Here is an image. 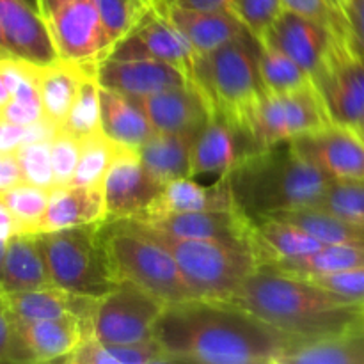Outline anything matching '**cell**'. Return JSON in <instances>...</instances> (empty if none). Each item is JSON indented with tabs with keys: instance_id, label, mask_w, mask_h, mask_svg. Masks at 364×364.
Listing matches in <instances>:
<instances>
[{
	"instance_id": "cell-52",
	"label": "cell",
	"mask_w": 364,
	"mask_h": 364,
	"mask_svg": "<svg viewBox=\"0 0 364 364\" xmlns=\"http://www.w3.org/2000/svg\"><path fill=\"white\" fill-rule=\"evenodd\" d=\"M9 98H11L9 87H7L6 78H4V73H2V68H0V110L7 105Z\"/></svg>"
},
{
	"instance_id": "cell-31",
	"label": "cell",
	"mask_w": 364,
	"mask_h": 364,
	"mask_svg": "<svg viewBox=\"0 0 364 364\" xmlns=\"http://www.w3.org/2000/svg\"><path fill=\"white\" fill-rule=\"evenodd\" d=\"M70 364H166L173 358L155 340L142 343H103L87 336L70 355L63 359Z\"/></svg>"
},
{
	"instance_id": "cell-44",
	"label": "cell",
	"mask_w": 364,
	"mask_h": 364,
	"mask_svg": "<svg viewBox=\"0 0 364 364\" xmlns=\"http://www.w3.org/2000/svg\"><path fill=\"white\" fill-rule=\"evenodd\" d=\"M78 153H80V141L57 128L50 139V160H52L55 187L71 183L78 164Z\"/></svg>"
},
{
	"instance_id": "cell-50",
	"label": "cell",
	"mask_w": 364,
	"mask_h": 364,
	"mask_svg": "<svg viewBox=\"0 0 364 364\" xmlns=\"http://www.w3.org/2000/svg\"><path fill=\"white\" fill-rule=\"evenodd\" d=\"M21 180L16 151H0V196L18 185Z\"/></svg>"
},
{
	"instance_id": "cell-57",
	"label": "cell",
	"mask_w": 364,
	"mask_h": 364,
	"mask_svg": "<svg viewBox=\"0 0 364 364\" xmlns=\"http://www.w3.org/2000/svg\"><path fill=\"white\" fill-rule=\"evenodd\" d=\"M156 2H160V0H148V4H156Z\"/></svg>"
},
{
	"instance_id": "cell-55",
	"label": "cell",
	"mask_w": 364,
	"mask_h": 364,
	"mask_svg": "<svg viewBox=\"0 0 364 364\" xmlns=\"http://www.w3.org/2000/svg\"><path fill=\"white\" fill-rule=\"evenodd\" d=\"M4 247H6V240H2V238H0V258H2V255H4Z\"/></svg>"
},
{
	"instance_id": "cell-43",
	"label": "cell",
	"mask_w": 364,
	"mask_h": 364,
	"mask_svg": "<svg viewBox=\"0 0 364 364\" xmlns=\"http://www.w3.org/2000/svg\"><path fill=\"white\" fill-rule=\"evenodd\" d=\"M235 16L245 25L258 41L283 11L281 0H233Z\"/></svg>"
},
{
	"instance_id": "cell-20",
	"label": "cell",
	"mask_w": 364,
	"mask_h": 364,
	"mask_svg": "<svg viewBox=\"0 0 364 364\" xmlns=\"http://www.w3.org/2000/svg\"><path fill=\"white\" fill-rule=\"evenodd\" d=\"M137 102L153 130L164 134H198L210 117L208 105L194 84L166 89Z\"/></svg>"
},
{
	"instance_id": "cell-59",
	"label": "cell",
	"mask_w": 364,
	"mask_h": 364,
	"mask_svg": "<svg viewBox=\"0 0 364 364\" xmlns=\"http://www.w3.org/2000/svg\"><path fill=\"white\" fill-rule=\"evenodd\" d=\"M363 128H364V127H363Z\"/></svg>"
},
{
	"instance_id": "cell-18",
	"label": "cell",
	"mask_w": 364,
	"mask_h": 364,
	"mask_svg": "<svg viewBox=\"0 0 364 364\" xmlns=\"http://www.w3.org/2000/svg\"><path fill=\"white\" fill-rule=\"evenodd\" d=\"M13 322L27 363H63L85 338L91 336V326L77 316L38 322L13 318Z\"/></svg>"
},
{
	"instance_id": "cell-21",
	"label": "cell",
	"mask_w": 364,
	"mask_h": 364,
	"mask_svg": "<svg viewBox=\"0 0 364 364\" xmlns=\"http://www.w3.org/2000/svg\"><path fill=\"white\" fill-rule=\"evenodd\" d=\"M151 6H155L187 38L198 55L215 52L228 43L249 41L255 38L233 13L185 11L166 4H151Z\"/></svg>"
},
{
	"instance_id": "cell-3",
	"label": "cell",
	"mask_w": 364,
	"mask_h": 364,
	"mask_svg": "<svg viewBox=\"0 0 364 364\" xmlns=\"http://www.w3.org/2000/svg\"><path fill=\"white\" fill-rule=\"evenodd\" d=\"M235 210L245 219L315 208L331 178L306 159L294 141H281L242 156L226 176Z\"/></svg>"
},
{
	"instance_id": "cell-4",
	"label": "cell",
	"mask_w": 364,
	"mask_h": 364,
	"mask_svg": "<svg viewBox=\"0 0 364 364\" xmlns=\"http://www.w3.org/2000/svg\"><path fill=\"white\" fill-rule=\"evenodd\" d=\"M135 228L162 245L174 258L196 297L230 301L242 281L258 270V262L247 242L176 238L146 228L135 220H117Z\"/></svg>"
},
{
	"instance_id": "cell-33",
	"label": "cell",
	"mask_w": 364,
	"mask_h": 364,
	"mask_svg": "<svg viewBox=\"0 0 364 364\" xmlns=\"http://www.w3.org/2000/svg\"><path fill=\"white\" fill-rule=\"evenodd\" d=\"M274 219L301 228L323 245H359L364 247V228L347 223L318 208H299L272 213Z\"/></svg>"
},
{
	"instance_id": "cell-30",
	"label": "cell",
	"mask_w": 364,
	"mask_h": 364,
	"mask_svg": "<svg viewBox=\"0 0 364 364\" xmlns=\"http://www.w3.org/2000/svg\"><path fill=\"white\" fill-rule=\"evenodd\" d=\"M196 134H164L155 132L137 148L144 169L159 183L166 185L178 178L191 176L192 142Z\"/></svg>"
},
{
	"instance_id": "cell-5",
	"label": "cell",
	"mask_w": 364,
	"mask_h": 364,
	"mask_svg": "<svg viewBox=\"0 0 364 364\" xmlns=\"http://www.w3.org/2000/svg\"><path fill=\"white\" fill-rule=\"evenodd\" d=\"M258 39L233 41L215 52L196 57L194 85L215 112L249 135L247 123L267 87L256 63Z\"/></svg>"
},
{
	"instance_id": "cell-53",
	"label": "cell",
	"mask_w": 364,
	"mask_h": 364,
	"mask_svg": "<svg viewBox=\"0 0 364 364\" xmlns=\"http://www.w3.org/2000/svg\"><path fill=\"white\" fill-rule=\"evenodd\" d=\"M21 2H23L25 6L31 7V9L34 11V13L41 14V6H39V0H21Z\"/></svg>"
},
{
	"instance_id": "cell-17",
	"label": "cell",
	"mask_w": 364,
	"mask_h": 364,
	"mask_svg": "<svg viewBox=\"0 0 364 364\" xmlns=\"http://www.w3.org/2000/svg\"><path fill=\"white\" fill-rule=\"evenodd\" d=\"M259 43L272 46L290 57L313 80V77L322 70L334 38L326 28L313 23L308 18L283 9Z\"/></svg>"
},
{
	"instance_id": "cell-47",
	"label": "cell",
	"mask_w": 364,
	"mask_h": 364,
	"mask_svg": "<svg viewBox=\"0 0 364 364\" xmlns=\"http://www.w3.org/2000/svg\"><path fill=\"white\" fill-rule=\"evenodd\" d=\"M4 363H27L25 352L18 340L13 316L4 294L0 291V364Z\"/></svg>"
},
{
	"instance_id": "cell-45",
	"label": "cell",
	"mask_w": 364,
	"mask_h": 364,
	"mask_svg": "<svg viewBox=\"0 0 364 364\" xmlns=\"http://www.w3.org/2000/svg\"><path fill=\"white\" fill-rule=\"evenodd\" d=\"M304 279L311 281L316 287L323 288L334 295H340L347 301L364 304V267L323 274V276L304 277Z\"/></svg>"
},
{
	"instance_id": "cell-11",
	"label": "cell",
	"mask_w": 364,
	"mask_h": 364,
	"mask_svg": "<svg viewBox=\"0 0 364 364\" xmlns=\"http://www.w3.org/2000/svg\"><path fill=\"white\" fill-rule=\"evenodd\" d=\"M107 57H112V59L149 57V59L164 60L176 66L191 80H194L198 53L187 41V38L155 6L149 4L134 23V27L119 41L114 43Z\"/></svg>"
},
{
	"instance_id": "cell-34",
	"label": "cell",
	"mask_w": 364,
	"mask_h": 364,
	"mask_svg": "<svg viewBox=\"0 0 364 364\" xmlns=\"http://www.w3.org/2000/svg\"><path fill=\"white\" fill-rule=\"evenodd\" d=\"M281 364H364V329L299 345Z\"/></svg>"
},
{
	"instance_id": "cell-25",
	"label": "cell",
	"mask_w": 364,
	"mask_h": 364,
	"mask_svg": "<svg viewBox=\"0 0 364 364\" xmlns=\"http://www.w3.org/2000/svg\"><path fill=\"white\" fill-rule=\"evenodd\" d=\"M53 287L36 233H14L0 258V291H28Z\"/></svg>"
},
{
	"instance_id": "cell-51",
	"label": "cell",
	"mask_w": 364,
	"mask_h": 364,
	"mask_svg": "<svg viewBox=\"0 0 364 364\" xmlns=\"http://www.w3.org/2000/svg\"><path fill=\"white\" fill-rule=\"evenodd\" d=\"M64 2H68V0H39V6H41L43 20H45V18H48L50 14H52L53 11L57 9V7L63 6Z\"/></svg>"
},
{
	"instance_id": "cell-8",
	"label": "cell",
	"mask_w": 364,
	"mask_h": 364,
	"mask_svg": "<svg viewBox=\"0 0 364 364\" xmlns=\"http://www.w3.org/2000/svg\"><path fill=\"white\" fill-rule=\"evenodd\" d=\"M311 82L331 123L350 130L364 127V53L352 39H334Z\"/></svg>"
},
{
	"instance_id": "cell-27",
	"label": "cell",
	"mask_w": 364,
	"mask_h": 364,
	"mask_svg": "<svg viewBox=\"0 0 364 364\" xmlns=\"http://www.w3.org/2000/svg\"><path fill=\"white\" fill-rule=\"evenodd\" d=\"M96 64L75 63L63 57H57L52 63L34 64V78L41 98L43 114L48 123L60 128L73 105L82 77L85 71L96 68Z\"/></svg>"
},
{
	"instance_id": "cell-56",
	"label": "cell",
	"mask_w": 364,
	"mask_h": 364,
	"mask_svg": "<svg viewBox=\"0 0 364 364\" xmlns=\"http://www.w3.org/2000/svg\"><path fill=\"white\" fill-rule=\"evenodd\" d=\"M355 134H358L359 137L363 139V142H364V128H359V130H355Z\"/></svg>"
},
{
	"instance_id": "cell-32",
	"label": "cell",
	"mask_w": 364,
	"mask_h": 364,
	"mask_svg": "<svg viewBox=\"0 0 364 364\" xmlns=\"http://www.w3.org/2000/svg\"><path fill=\"white\" fill-rule=\"evenodd\" d=\"M364 267V247L359 245H322L309 255L274 262L262 270L288 274L297 277L323 276L340 270Z\"/></svg>"
},
{
	"instance_id": "cell-26",
	"label": "cell",
	"mask_w": 364,
	"mask_h": 364,
	"mask_svg": "<svg viewBox=\"0 0 364 364\" xmlns=\"http://www.w3.org/2000/svg\"><path fill=\"white\" fill-rule=\"evenodd\" d=\"M247 220V244L255 252L258 269L279 259L309 255L323 245L301 228L274 217H256Z\"/></svg>"
},
{
	"instance_id": "cell-13",
	"label": "cell",
	"mask_w": 364,
	"mask_h": 364,
	"mask_svg": "<svg viewBox=\"0 0 364 364\" xmlns=\"http://www.w3.org/2000/svg\"><path fill=\"white\" fill-rule=\"evenodd\" d=\"M162 183L142 166L137 149L117 144L103 180L105 224L135 219L155 199Z\"/></svg>"
},
{
	"instance_id": "cell-2",
	"label": "cell",
	"mask_w": 364,
	"mask_h": 364,
	"mask_svg": "<svg viewBox=\"0 0 364 364\" xmlns=\"http://www.w3.org/2000/svg\"><path fill=\"white\" fill-rule=\"evenodd\" d=\"M230 302L301 345L364 329V304L331 294L304 277L272 270L258 269L249 274Z\"/></svg>"
},
{
	"instance_id": "cell-24",
	"label": "cell",
	"mask_w": 364,
	"mask_h": 364,
	"mask_svg": "<svg viewBox=\"0 0 364 364\" xmlns=\"http://www.w3.org/2000/svg\"><path fill=\"white\" fill-rule=\"evenodd\" d=\"M13 318L20 322H38V320L64 318V316H77L82 322L92 326L98 299L85 297V295L70 294L57 287L38 288L28 291H14L4 294Z\"/></svg>"
},
{
	"instance_id": "cell-39",
	"label": "cell",
	"mask_w": 364,
	"mask_h": 364,
	"mask_svg": "<svg viewBox=\"0 0 364 364\" xmlns=\"http://www.w3.org/2000/svg\"><path fill=\"white\" fill-rule=\"evenodd\" d=\"M315 208L364 228V180H331Z\"/></svg>"
},
{
	"instance_id": "cell-49",
	"label": "cell",
	"mask_w": 364,
	"mask_h": 364,
	"mask_svg": "<svg viewBox=\"0 0 364 364\" xmlns=\"http://www.w3.org/2000/svg\"><path fill=\"white\" fill-rule=\"evenodd\" d=\"M156 4L178 7L185 11H201V13H233V0H160Z\"/></svg>"
},
{
	"instance_id": "cell-9",
	"label": "cell",
	"mask_w": 364,
	"mask_h": 364,
	"mask_svg": "<svg viewBox=\"0 0 364 364\" xmlns=\"http://www.w3.org/2000/svg\"><path fill=\"white\" fill-rule=\"evenodd\" d=\"M331 123L315 85L291 92H269L258 102L247 123L256 149L294 141Z\"/></svg>"
},
{
	"instance_id": "cell-29",
	"label": "cell",
	"mask_w": 364,
	"mask_h": 364,
	"mask_svg": "<svg viewBox=\"0 0 364 364\" xmlns=\"http://www.w3.org/2000/svg\"><path fill=\"white\" fill-rule=\"evenodd\" d=\"M100 127L116 144L137 149L155 130L137 100L100 87Z\"/></svg>"
},
{
	"instance_id": "cell-37",
	"label": "cell",
	"mask_w": 364,
	"mask_h": 364,
	"mask_svg": "<svg viewBox=\"0 0 364 364\" xmlns=\"http://www.w3.org/2000/svg\"><path fill=\"white\" fill-rule=\"evenodd\" d=\"M48 188L20 181L0 196L16 224V233H38L48 206Z\"/></svg>"
},
{
	"instance_id": "cell-41",
	"label": "cell",
	"mask_w": 364,
	"mask_h": 364,
	"mask_svg": "<svg viewBox=\"0 0 364 364\" xmlns=\"http://www.w3.org/2000/svg\"><path fill=\"white\" fill-rule=\"evenodd\" d=\"M50 139L52 137L34 139L16 149L21 180L48 191L55 187L52 160H50Z\"/></svg>"
},
{
	"instance_id": "cell-16",
	"label": "cell",
	"mask_w": 364,
	"mask_h": 364,
	"mask_svg": "<svg viewBox=\"0 0 364 364\" xmlns=\"http://www.w3.org/2000/svg\"><path fill=\"white\" fill-rule=\"evenodd\" d=\"M251 137L220 114L212 112L205 127L196 134L192 142L191 176L213 178L219 181L228 176L235 164L255 151Z\"/></svg>"
},
{
	"instance_id": "cell-58",
	"label": "cell",
	"mask_w": 364,
	"mask_h": 364,
	"mask_svg": "<svg viewBox=\"0 0 364 364\" xmlns=\"http://www.w3.org/2000/svg\"><path fill=\"white\" fill-rule=\"evenodd\" d=\"M146 2H148V0H146Z\"/></svg>"
},
{
	"instance_id": "cell-36",
	"label": "cell",
	"mask_w": 364,
	"mask_h": 364,
	"mask_svg": "<svg viewBox=\"0 0 364 364\" xmlns=\"http://www.w3.org/2000/svg\"><path fill=\"white\" fill-rule=\"evenodd\" d=\"M80 153L70 185L77 187H103V180L114 159L117 144L110 141L102 130L78 139Z\"/></svg>"
},
{
	"instance_id": "cell-6",
	"label": "cell",
	"mask_w": 364,
	"mask_h": 364,
	"mask_svg": "<svg viewBox=\"0 0 364 364\" xmlns=\"http://www.w3.org/2000/svg\"><path fill=\"white\" fill-rule=\"evenodd\" d=\"M102 228L103 224H84L36 233L53 287L100 299L119 283Z\"/></svg>"
},
{
	"instance_id": "cell-14",
	"label": "cell",
	"mask_w": 364,
	"mask_h": 364,
	"mask_svg": "<svg viewBox=\"0 0 364 364\" xmlns=\"http://www.w3.org/2000/svg\"><path fill=\"white\" fill-rule=\"evenodd\" d=\"M95 75L100 87L134 100L148 98L166 89L192 84L191 78L176 66L149 57H139V59L103 57L96 64Z\"/></svg>"
},
{
	"instance_id": "cell-48",
	"label": "cell",
	"mask_w": 364,
	"mask_h": 364,
	"mask_svg": "<svg viewBox=\"0 0 364 364\" xmlns=\"http://www.w3.org/2000/svg\"><path fill=\"white\" fill-rule=\"evenodd\" d=\"M341 11L347 20L352 41L364 53V0H343Z\"/></svg>"
},
{
	"instance_id": "cell-19",
	"label": "cell",
	"mask_w": 364,
	"mask_h": 364,
	"mask_svg": "<svg viewBox=\"0 0 364 364\" xmlns=\"http://www.w3.org/2000/svg\"><path fill=\"white\" fill-rule=\"evenodd\" d=\"M219 210H235L226 178L213 183H199L194 178L187 176L162 185L148 208L139 217L128 220H149L169 213L219 212Z\"/></svg>"
},
{
	"instance_id": "cell-35",
	"label": "cell",
	"mask_w": 364,
	"mask_h": 364,
	"mask_svg": "<svg viewBox=\"0 0 364 364\" xmlns=\"http://www.w3.org/2000/svg\"><path fill=\"white\" fill-rule=\"evenodd\" d=\"M256 63L269 92H291L311 85V78L288 55L258 41Z\"/></svg>"
},
{
	"instance_id": "cell-7",
	"label": "cell",
	"mask_w": 364,
	"mask_h": 364,
	"mask_svg": "<svg viewBox=\"0 0 364 364\" xmlns=\"http://www.w3.org/2000/svg\"><path fill=\"white\" fill-rule=\"evenodd\" d=\"M105 226L109 228L107 249L117 281H130L166 304L196 297L174 258L162 245L124 223Z\"/></svg>"
},
{
	"instance_id": "cell-1",
	"label": "cell",
	"mask_w": 364,
	"mask_h": 364,
	"mask_svg": "<svg viewBox=\"0 0 364 364\" xmlns=\"http://www.w3.org/2000/svg\"><path fill=\"white\" fill-rule=\"evenodd\" d=\"M153 340L174 363L281 364L299 341L230 301L188 299L164 308Z\"/></svg>"
},
{
	"instance_id": "cell-10",
	"label": "cell",
	"mask_w": 364,
	"mask_h": 364,
	"mask_svg": "<svg viewBox=\"0 0 364 364\" xmlns=\"http://www.w3.org/2000/svg\"><path fill=\"white\" fill-rule=\"evenodd\" d=\"M166 306L137 284L119 281L96 302L91 336L103 343L124 345L153 340V327Z\"/></svg>"
},
{
	"instance_id": "cell-38",
	"label": "cell",
	"mask_w": 364,
	"mask_h": 364,
	"mask_svg": "<svg viewBox=\"0 0 364 364\" xmlns=\"http://www.w3.org/2000/svg\"><path fill=\"white\" fill-rule=\"evenodd\" d=\"M95 71L96 68L85 71L80 85H78L73 105H71L64 123L60 124V130L77 139L102 130L100 127V84L96 80Z\"/></svg>"
},
{
	"instance_id": "cell-40",
	"label": "cell",
	"mask_w": 364,
	"mask_h": 364,
	"mask_svg": "<svg viewBox=\"0 0 364 364\" xmlns=\"http://www.w3.org/2000/svg\"><path fill=\"white\" fill-rule=\"evenodd\" d=\"M92 2L98 9L110 48L134 27L139 16L149 6L146 0H92Z\"/></svg>"
},
{
	"instance_id": "cell-12",
	"label": "cell",
	"mask_w": 364,
	"mask_h": 364,
	"mask_svg": "<svg viewBox=\"0 0 364 364\" xmlns=\"http://www.w3.org/2000/svg\"><path fill=\"white\" fill-rule=\"evenodd\" d=\"M57 57L96 64L110 46L92 0H68L45 18Z\"/></svg>"
},
{
	"instance_id": "cell-54",
	"label": "cell",
	"mask_w": 364,
	"mask_h": 364,
	"mask_svg": "<svg viewBox=\"0 0 364 364\" xmlns=\"http://www.w3.org/2000/svg\"><path fill=\"white\" fill-rule=\"evenodd\" d=\"M329 2H331V4H333V6H334V7H336V9H338V11H340V13H341V14H343V11H341V4H343V0H329Z\"/></svg>"
},
{
	"instance_id": "cell-42",
	"label": "cell",
	"mask_w": 364,
	"mask_h": 364,
	"mask_svg": "<svg viewBox=\"0 0 364 364\" xmlns=\"http://www.w3.org/2000/svg\"><path fill=\"white\" fill-rule=\"evenodd\" d=\"M281 4L283 9L323 27L334 39H352L347 20L329 0H281Z\"/></svg>"
},
{
	"instance_id": "cell-28",
	"label": "cell",
	"mask_w": 364,
	"mask_h": 364,
	"mask_svg": "<svg viewBox=\"0 0 364 364\" xmlns=\"http://www.w3.org/2000/svg\"><path fill=\"white\" fill-rule=\"evenodd\" d=\"M84 224H105L103 187L57 185L50 188L48 206L38 233Z\"/></svg>"
},
{
	"instance_id": "cell-46",
	"label": "cell",
	"mask_w": 364,
	"mask_h": 364,
	"mask_svg": "<svg viewBox=\"0 0 364 364\" xmlns=\"http://www.w3.org/2000/svg\"><path fill=\"white\" fill-rule=\"evenodd\" d=\"M57 128L46 119L34 124H14L0 117V151H16L21 144L34 139L52 137Z\"/></svg>"
},
{
	"instance_id": "cell-23",
	"label": "cell",
	"mask_w": 364,
	"mask_h": 364,
	"mask_svg": "<svg viewBox=\"0 0 364 364\" xmlns=\"http://www.w3.org/2000/svg\"><path fill=\"white\" fill-rule=\"evenodd\" d=\"M135 223L176 238L247 242L249 233V220L238 210L169 213L156 219Z\"/></svg>"
},
{
	"instance_id": "cell-15",
	"label": "cell",
	"mask_w": 364,
	"mask_h": 364,
	"mask_svg": "<svg viewBox=\"0 0 364 364\" xmlns=\"http://www.w3.org/2000/svg\"><path fill=\"white\" fill-rule=\"evenodd\" d=\"M294 144L331 180H364V142L355 130L327 123L294 139Z\"/></svg>"
},
{
	"instance_id": "cell-22",
	"label": "cell",
	"mask_w": 364,
	"mask_h": 364,
	"mask_svg": "<svg viewBox=\"0 0 364 364\" xmlns=\"http://www.w3.org/2000/svg\"><path fill=\"white\" fill-rule=\"evenodd\" d=\"M0 28L14 57L34 64L57 59L46 21L21 0H0Z\"/></svg>"
}]
</instances>
